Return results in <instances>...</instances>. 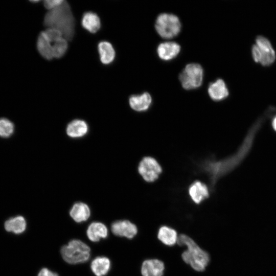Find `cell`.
<instances>
[{
	"label": "cell",
	"mask_w": 276,
	"mask_h": 276,
	"mask_svg": "<svg viewBox=\"0 0 276 276\" xmlns=\"http://www.w3.org/2000/svg\"><path fill=\"white\" fill-rule=\"evenodd\" d=\"M70 215L75 221L81 223L86 221L89 218L90 210L86 204L81 202H77L71 209Z\"/></svg>",
	"instance_id": "16"
},
{
	"label": "cell",
	"mask_w": 276,
	"mask_h": 276,
	"mask_svg": "<svg viewBox=\"0 0 276 276\" xmlns=\"http://www.w3.org/2000/svg\"><path fill=\"white\" fill-rule=\"evenodd\" d=\"M98 49L101 62L104 64L111 63L115 58L116 53L112 44L106 41L99 43Z\"/></svg>",
	"instance_id": "18"
},
{
	"label": "cell",
	"mask_w": 276,
	"mask_h": 276,
	"mask_svg": "<svg viewBox=\"0 0 276 276\" xmlns=\"http://www.w3.org/2000/svg\"><path fill=\"white\" fill-rule=\"evenodd\" d=\"M4 226L7 232L19 234L26 230L27 223L24 217L17 216L6 220Z\"/></svg>",
	"instance_id": "19"
},
{
	"label": "cell",
	"mask_w": 276,
	"mask_h": 276,
	"mask_svg": "<svg viewBox=\"0 0 276 276\" xmlns=\"http://www.w3.org/2000/svg\"><path fill=\"white\" fill-rule=\"evenodd\" d=\"M272 126L274 129L276 131V117L274 118V119L273 121Z\"/></svg>",
	"instance_id": "28"
},
{
	"label": "cell",
	"mask_w": 276,
	"mask_h": 276,
	"mask_svg": "<svg viewBox=\"0 0 276 276\" xmlns=\"http://www.w3.org/2000/svg\"><path fill=\"white\" fill-rule=\"evenodd\" d=\"M37 276H58V275L47 268H43L40 270Z\"/></svg>",
	"instance_id": "27"
},
{
	"label": "cell",
	"mask_w": 276,
	"mask_h": 276,
	"mask_svg": "<svg viewBox=\"0 0 276 276\" xmlns=\"http://www.w3.org/2000/svg\"><path fill=\"white\" fill-rule=\"evenodd\" d=\"M208 91L210 98L214 101L222 100L228 95V91L225 83L221 79H218L216 81L211 83Z\"/></svg>",
	"instance_id": "13"
},
{
	"label": "cell",
	"mask_w": 276,
	"mask_h": 276,
	"mask_svg": "<svg viewBox=\"0 0 276 276\" xmlns=\"http://www.w3.org/2000/svg\"><path fill=\"white\" fill-rule=\"evenodd\" d=\"M157 237L164 244L168 246L174 245L177 242L178 236L176 231L170 227L163 226L158 230Z\"/></svg>",
	"instance_id": "21"
},
{
	"label": "cell",
	"mask_w": 276,
	"mask_h": 276,
	"mask_svg": "<svg viewBox=\"0 0 276 276\" xmlns=\"http://www.w3.org/2000/svg\"><path fill=\"white\" fill-rule=\"evenodd\" d=\"M165 269L164 263L158 259L144 261L141 267L143 276H162Z\"/></svg>",
	"instance_id": "9"
},
{
	"label": "cell",
	"mask_w": 276,
	"mask_h": 276,
	"mask_svg": "<svg viewBox=\"0 0 276 276\" xmlns=\"http://www.w3.org/2000/svg\"><path fill=\"white\" fill-rule=\"evenodd\" d=\"M64 1L62 0H46L44 1L43 5L45 8L50 11L61 5Z\"/></svg>",
	"instance_id": "26"
},
{
	"label": "cell",
	"mask_w": 276,
	"mask_h": 276,
	"mask_svg": "<svg viewBox=\"0 0 276 276\" xmlns=\"http://www.w3.org/2000/svg\"><path fill=\"white\" fill-rule=\"evenodd\" d=\"M179 245H185L187 250L182 254V259L186 263L197 271L205 270L210 260V256L203 250L189 236L181 234L178 237L177 242Z\"/></svg>",
	"instance_id": "2"
},
{
	"label": "cell",
	"mask_w": 276,
	"mask_h": 276,
	"mask_svg": "<svg viewBox=\"0 0 276 276\" xmlns=\"http://www.w3.org/2000/svg\"><path fill=\"white\" fill-rule=\"evenodd\" d=\"M47 39L52 43H54L63 37L61 32L55 28H48L43 31Z\"/></svg>",
	"instance_id": "25"
},
{
	"label": "cell",
	"mask_w": 276,
	"mask_h": 276,
	"mask_svg": "<svg viewBox=\"0 0 276 276\" xmlns=\"http://www.w3.org/2000/svg\"><path fill=\"white\" fill-rule=\"evenodd\" d=\"M68 48L67 40L62 37L53 43L52 52L53 58H60L66 53Z\"/></svg>",
	"instance_id": "23"
},
{
	"label": "cell",
	"mask_w": 276,
	"mask_h": 276,
	"mask_svg": "<svg viewBox=\"0 0 276 276\" xmlns=\"http://www.w3.org/2000/svg\"><path fill=\"white\" fill-rule=\"evenodd\" d=\"M155 28L162 38L170 39L176 36L180 32L181 24L177 16L164 13L157 16Z\"/></svg>",
	"instance_id": "4"
},
{
	"label": "cell",
	"mask_w": 276,
	"mask_h": 276,
	"mask_svg": "<svg viewBox=\"0 0 276 276\" xmlns=\"http://www.w3.org/2000/svg\"><path fill=\"white\" fill-rule=\"evenodd\" d=\"M129 103L131 108L136 111H144L148 110L152 103L150 95L145 92L140 95H134L130 97Z\"/></svg>",
	"instance_id": "12"
},
{
	"label": "cell",
	"mask_w": 276,
	"mask_h": 276,
	"mask_svg": "<svg viewBox=\"0 0 276 276\" xmlns=\"http://www.w3.org/2000/svg\"><path fill=\"white\" fill-rule=\"evenodd\" d=\"M111 230L114 235L128 239H132L137 233L136 226L126 220L114 221L111 225Z\"/></svg>",
	"instance_id": "8"
},
{
	"label": "cell",
	"mask_w": 276,
	"mask_h": 276,
	"mask_svg": "<svg viewBox=\"0 0 276 276\" xmlns=\"http://www.w3.org/2000/svg\"><path fill=\"white\" fill-rule=\"evenodd\" d=\"M138 172L147 182L155 181L162 172V169L153 157L146 156L142 159L138 166Z\"/></svg>",
	"instance_id": "7"
},
{
	"label": "cell",
	"mask_w": 276,
	"mask_h": 276,
	"mask_svg": "<svg viewBox=\"0 0 276 276\" xmlns=\"http://www.w3.org/2000/svg\"><path fill=\"white\" fill-rule=\"evenodd\" d=\"M37 48L40 54L44 58L51 60L53 58L52 45L45 36L43 32H41L38 37Z\"/></svg>",
	"instance_id": "22"
},
{
	"label": "cell",
	"mask_w": 276,
	"mask_h": 276,
	"mask_svg": "<svg viewBox=\"0 0 276 276\" xmlns=\"http://www.w3.org/2000/svg\"><path fill=\"white\" fill-rule=\"evenodd\" d=\"M61 255L63 260L71 264L86 262L90 258L89 247L81 240L74 239L61 248Z\"/></svg>",
	"instance_id": "3"
},
{
	"label": "cell",
	"mask_w": 276,
	"mask_h": 276,
	"mask_svg": "<svg viewBox=\"0 0 276 276\" xmlns=\"http://www.w3.org/2000/svg\"><path fill=\"white\" fill-rule=\"evenodd\" d=\"M180 51V46L177 43L168 41L160 43L157 49L158 57L162 60L168 61L176 57Z\"/></svg>",
	"instance_id": "10"
},
{
	"label": "cell",
	"mask_w": 276,
	"mask_h": 276,
	"mask_svg": "<svg viewBox=\"0 0 276 276\" xmlns=\"http://www.w3.org/2000/svg\"><path fill=\"white\" fill-rule=\"evenodd\" d=\"M110 268V261L105 257H98L94 259L90 264V268L96 276H104Z\"/></svg>",
	"instance_id": "20"
},
{
	"label": "cell",
	"mask_w": 276,
	"mask_h": 276,
	"mask_svg": "<svg viewBox=\"0 0 276 276\" xmlns=\"http://www.w3.org/2000/svg\"><path fill=\"white\" fill-rule=\"evenodd\" d=\"M82 27L91 33H96L101 27L100 19L98 15L93 12L84 13L81 20Z\"/></svg>",
	"instance_id": "17"
},
{
	"label": "cell",
	"mask_w": 276,
	"mask_h": 276,
	"mask_svg": "<svg viewBox=\"0 0 276 276\" xmlns=\"http://www.w3.org/2000/svg\"><path fill=\"white\" fill-rule=\"evenodd\" d=\"M203 70L198 63L187 64L179 76V79L183 88L187 90L200 87L203 81Z\"/></svg>",
	"instance_id": "5"
},
{
	"label": "cell",
	"mask_w": 276,
	"mask_h": 276,
	"mask_svg": "<svg viewBox=\"0 0 276 276\" xmlns=\"http://www.w3.org/2000/svg\"><path fill=\"white\" fill-rule=\"evenodd\" d=\"M14 126L12 122L6 118L0 119V136L4 138L10 136L14 132Z\"/></svg>",
	"instance_id": "24"
},
{
	"label": "cell",
	"mask_w": 276,
	"mask_h": 276,
	"mask_svg": "<svg viewBox=\"0 0 276 276\" xmlns=\"http://www.w3.org/2000/svg\"><path fill=\"white\" fill-rule=\"evenodd\" d=\"M108 229L106 226L100 222H93L89 224L86 235L88 238L93 242H98L101 239L108 236Z\"/></svg>",
	"instance_id": "14"
},
{
	"label": "cell",
	"mask_w": 276,
	"mask_h": 276,
	"mask_svg": "<svg viewBox=\"0 0 276 276\" xmlns=\"http://www.w3.org/2000/svg\"><path fill=\"white\" fill-rule=\"evenodd\" d=\"M88 130V125L84 121L76 119L67 125L66 132L71 137L79 138L84 136L87 133Z\"/></svg>",
	"instance_id": "15"
},
{
	"label": "cell",
	"mask_w": 276,
	"mask_h": 276,
	"mask_svg": "<svg viewBox=\"0 0 276 276\" xmlns=\"http://www.w3.org/2000/svg\"><path fill=\"white\" fill-rule=\"evenodd\" d=\"M189 194L191 199L196 204H199L209 197V191L204 183L196 180L189 187Z\"/></svg>",
	"instance_id": "11"
},
{
	"label": "cell",
	"mask_w": 276,
	"mask_h": 276,
	"mask_svg": "<svg viewBox=\"0 0 276 276\" xmlns=\"http://www.w3.org/2000/svg\"><path fill=\"white\" fill-rule=\"evenodd\" d=\"M44 25L59 30L67 40L72 39L75 33V19L70 6L64 1L58 7L49 11L44 17Z\"/></svg>",
	"instance_id": "1"
},
{
	"label": "cell",
	"mask_w": 276,
	"mask_h": 276,
	"mask_svg": "<svg viewBox=\"0 0 276 276\" xmlns=\"http://www.w3.org/2000/svg\"><path fill=\"white\" fill-rule=\"evenodd\" d=\"M256 44L252 48V55L256 62L263 65H269L275 59V52L270 41L265 37L259 36L257 37Z\"/></svg>",
	"instance_id": "6"
}]
</instances>
